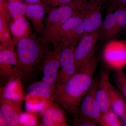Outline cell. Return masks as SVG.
<instances>
[{"label": "cell", "instance_id": "cell-1", "mask_svg": "<svg viewBox=\"0 0 126 126\" xmlns=\"http://www.w3.org/2000/svg\"><path fill=\"white\" fill-rule=\"evenodd\" d=\"M98 59L94 57L79 68L72 77L56 86L53 102L78 118L79 107L92 85Z\"/></svg>", "mask_w": 126, "mask_h": 126}, {"label": "cell", "instance_id": "cell-2", "mask_svg": "<svg viewBox=\"0 0 126 126\" xmlns=\"http://www.w3.org/2000/svg\"><path fill=\"white\" fill-rule=\"evenodd\" d=\"M16 46L23 78H30L34 68L44 56L46 47H41L37 39L31 35L19 41Z\"/></svg>", "mask_w": 126, "mask_h": 126}, {"label": "cell", "instance_id": "cell-3", "mask_svg": "<svg viewBox=\"0 0 126 126\" xmlns=\"http://www.w3.org/2000/svg\"><path fill=\"white\" fill-rule=\"evenodd\" d=\"M74 14L73 1L70 5L60 6L49 11L42 32L41 43L45 46L49 43H59V32L64 23Z\"/></svg>", "mask_w": 126, "mask_h": 126}, {"label": "cell", "instance_id": "cell-4", "mask_svg": "<svg viewBox=\"0 0 126 126\" xmlns=\"http://www.w3.org/2000/svg\"><path fill=\"white\" fill-rule=\"evenodd\" d=\"M74 15L82 19L85 33L100 30L102 24V0H81L74 1Z\"/></svg>", "mask_w": 126, "mask_h": 126}, {"label": "cell", "instance_id": "cell-5", "mask_svg": "<svg viewBox=\"0 0 126 126\" xmlns=\"http://www.w3.org/2000/svg\"><path fill=\"white\" fill-rule=\"evenodd\" d=\"M52 44V47L46 48L44 54L42 81L50 86L56 87L59 74L63 44L61 43Z\"/></svg>", "mask_w": 126, "mask_h": 126}, {"label": "cell", "instance_id": "cell-6", "mask_svg": "<svg viewBox=\"0 0 126 126\" xmlns=\"http://www.w3.org/2000/svg\"><path fill=\"white\" fill-rule=\"evenodd\" d=\"M102 58L108 68L123 69L126 66V41L111 40L104 46Z\"/></svg>", "mask_w": 126, "mask_h": 126}, {"label": "cell", "instance_id": "cell-7", "mask_svg": "<svg viewBox=\"0 0 126 126\" xmlns=\"http://www.w3.org/2000/svg\"><path fill=\"white\" fill-rule=\"evenodd\" d=\"M85 34L82 19L74 15L63 25L59 32L58 41L63 46H77Z\"/></svg>", "mask_w": 126, "mask_h": 126}, {"label": "cell", "instance_id": "cell-8", "mask_svg": "<svg viewBox=\"0 0 126 126\" xmlns=\"http://www.w3.org/2000/svg\"><path fill=\"white\" fill-rule=\"evenodd\" d=\"M99 30L85 33L75 47L74 55L77 72L95 55L96 44L99 38Z\"/></svg>", "mask_w": 126, "mask_h": 126}, {"label": "cell", "instance_id": "cell-9", "mask_svg": "<svg viewBox=\"0 0 126 126\" xmlns=\"http://www.w3.org/2000/svg\"><path fill=\"white\" fill-rule=\"evenodd\" d=\"M76 46H63L60 60L61 69L56 86L65 82L77 73L74 55Z\"/></svg>", "mask_w": 126, "mask_h": 126}, {"label": "cell", "instance_id": "cell-10", "mask_svg": "<svg viewBox=\"0 0 126 126\" xmlns=\"http://www.w3.org/2000/svg\"><path fill=\"white\" fill-rule=\"evenodd\" d=\"M64 109L53 101L49 102L42 113L41 126H67V116Z\"/></svg>", "mask_w": 126, "mask_h": 126}, {"label": "cell", "instance_id": "cell-11", "mask_svg": "<svg viewBox=\"0 0 126 126\" xmlns=\"http://www.w3.org/2000/svg\"><path fill=\"white\" fill-rule=\"evenodd\" d=\"M21 103L0 97V113L4 118L7 126H20Z\"/></svg>", "mask_w": 126, "mask_h": 126}, {"label": "cell", "instance_id": "cell-12", "mask_svg": "<svg viewBox=\"0 0 126 126\" xmlns=\"http://www.w3.org/2000/svg\"><path fill=\"white\" fill-rule=\"evenodd\" d=\"M110 69H104L102 72L96 92V97L101 112H105L110 108L109 86Z\"/></svg>", "mask_w": 126, "mask_h": 126}, {"label": "cell", "instance_id": "cell-13", "mask_svg": "<svg viewBox=\"0 0 126 126\" xmlns=\"http://www.w3.org/2000/svg\"><path fill=\"white\" fill-rule=\"evenodd\" d=\"M21 75H14L7 79L5 86L0 89V97L16 101L24 99V86Z\"/></svg>", "mask_w": 126, "mask_h": 126}, {"label": "cell", "instance_id": "cell-14", "mask_svg": "<svg viewBox=\"0 0 126 126\" xmlns=\"http://www.w3.org/2000/svg\"><path fill=\"white\" fill-rule=\"evenodd\" d=\"M115 16L110 6L99 30V38L103 41L111 40L120 33Z\"/></svg>", "mask_w": 126, "mask_h": 126}, {"label": "cell", "instance_id": "cell-15", "mask_svg": "<svg viewBox=\"0 0 126 126\" xmlns=\"http://www.w3.org/2000/svg\"><path fill=\"white\" fill-rule=\"evenodd\" d=\"M56 88L41 81L30 84L27 87L26 92L30 96L39 98L50 102L53 101Z\"/></svg>", "mask_w": 126, "mask_h": 126}, {"label": "cell", "instance_id": "cell-16", "mask_svg": "<svg viewBox=\"0 0 126 126\" xmlns=\"http://www.w3.org/2000/svg\"><path fill=\"white\" fill-rule=\"evenodd\" d=\"M46 7L42 2L27 4L25 15L31 21L36 32H43L44 29L43 20Z\"/></svg>", "mask_w": 126, "mask_h": 126}, {"label": "cell", "instance_id": "cell-17", "mask_svg": "<svg viewBox=\"0 0 126 126\" xmlns=\"http://www.w3.org/2000/svg\"><path fill=\"white\" fill-rule=\"evenodd\" d=\"M10 29L16 45L19 41L30 36L31 34L30 23L24 16L14 20L10 26Z\"/></svg>", "mask_w": 126, "mask_h": 126}, {"label": "cell", "instance_id": "cell-18", "mask_svg": "<svg viewBox=\"0 0 126 126\" xmlns=\"http://www.w3.org/2000/svg\"><path fill=\"white\" fill-rule=\"evenodd\" d=\"M110 108L120 118L126 113V100L118 89L109 86Z\"/></svg>", "mask_w": 126, "mask_h": 126}, {"label": "cell", "instance_id": "cell-19", "mask_svg": "<svg viewBox=\"0 0 126 126\" xmlns=\"http://www.w3.org/2000/svg\"><path fill=\"white\" fill-rule=\"evenodd\" d=\"M98 81V79H94L90 89L81 101L79 108L78 118L91 119L90 118V109L93 99L96 94Z\"/></svg>", "mask_w": 126, "mask_h": 126}, {"label": "cell", "instance_id": "cell-20", "mask_svg": "<svg viewBox=\"0 0 126 126\" xmlns=\"http://www.w3.org/2000/svg\"><path fill=\"white\" fill-rule=\"evenodd\" d=\"M15 48L14 47H0V64L15 67L21 72L20 65Z\"/></svg>", "mask_w": 126, "mask_h": 126}, {"label": "cell", "instance_id": "cell-21", "mask_svg": "<svg viewBox=\"0 0 126 126\" xmlns=\"http://www.w3.org/2000/svg\"><path fill=\"white\" fill-rule=\"evenodd\" d=\"M117 24L120 32L126 29V6L121 4H111Z\"/></svg>", "mask_w": 126, "mask_h": 126}, {"label": "cell", "instance_id": "cell-22", "mask_svg": "<svg viewBox=\"0 0 126 126\" xmlns=\"http://www.w3.org/2000/svg\"><path fill=\"white\" fill-rule=\"evenodd\" d=\"M98 124L101 126H121V118L110 108L102 113Z\"/></svg>", "mask_w": 126, "mask_h": 126}, {"label": "cell", "instance_id": "cell-23", "mask_svg": "<svg viewBox=\"0 0 126 126\" xmlns=\"http://www.w3.org/2000/svg\"><path fill=\"white\" fill-rule=\"evenodd\" d=\"M8 2L9 10L14 20L25 15L27 4L19 0H11L8 1Z\"/></svg>", "mask_w": 126, "mask_h": 126}, {"label": "cell", "instance_id": "cell-24", "mask_svg": "<svg viewBox=\"0 0 126 126\" xmlns=\"http://www.w3.org/2000/svg\"><path fill=\"white\" fill-rule=\"evenodd\" d=\"M113 80L126 100V75L123 69L113 70Z\"/></svg>", "mask_w": 126, "mask_h": 126}, {"label": "cell", "instance_id": "cell-25", "mask_svg": "<svg viewBox=\"0 0 126 126\" xmlns=\"http://www.w3.org/2000/svg\"><path fill=\"white\" fill-rule=\"evenodd\" d=\"M8 23L0 18V43L9 42L13 40L12 39Z\"/></svg>", "mask_w": 126, "mask_h": 126}, {"label": "cell", "instance_id": "cell-26", "mask_svg": "<svg viewBox=\"0 0 126 126\" xmlns=\"http://www.w3.org/2000/svg\"><path fill=\"white\" fill-rule=\"evenodd\" d=\"M0 18L8 23L13 19L7 0H0Z\"/></svg>", "mask_w": 126, "mask_h": 126}, {"label": "cell", "instance_id": "cell-27", "mask_svg": "<svg viewBox=\"0 0 126 126\" xmlns=\"http://www.w3.org/2000/svg\"><path fill=\"white\" fill-rule=\"evenodd\" d=\"M41 1L45 6L46 9H50V11L57 7L70 5L73 1L72 0H41Z\"/></svg>", "mask_w": 126, "mask_h": 126}, {"label": "cell", "instance_id": "cell-28", "mask_svg": "<svg viewBox=\"0 0 126 126\" xmlns=\"http://www.w3.org/2000/svg\"><path fill=\"white\" fill-rule=\"evenodd\" d=\"M73 124L76 126H96L99 125L97 122L94 120L82 118L74 119Z\"/></svg>", "mask_w": 126, "mask_h": 126}, {"label": "cell", "instance_id": "cell-29", "mask_svg": "<svg viewBox=\"0 0 126 126\" xmlns=\"http://www.w3.org/2000/svg\"><path fill=\"white\" fill-rule=\"evenodd\" d=\"M0 126H7L4 118L1 113H0Z\"/></svg>", "mask_w": 126, "mask_h": 126}, {"label": "cell", "instance_id": "cell-30", "mask_svg": "<svg viewBox=\"0 0 126 126\" xmlns=\"http://www.w3.org/2000/svg\"><path fill=\"white\" fill-rule=\"evenodd\" d=\"M110 2V4L122 5L124 0H108Z\"/></svg>", "mask_w": 126, "mask_h": 126}, {"label": "cell", "instance_id": "cell-31", "mask_svg": "<svg viewBox=\"0 0 126 126\" xmlns=\"http://www.w3.org/2000/svg\"><path fill=\"white\" fill-rule=\"evenodd\" d=\"M27 4H35L42 2L41 0H22Z\"/></svg>", "mask_w": 126, "mask_h": 126}, {"label": "cell", "instance_id": "cell-32", "mask_svg": "<svg viewBox=\"0 0 126 126\" xmlns=\"http://www.w3.org/2000/svg\"><path fill=\"white\" fill-rule=\"evenodd\" d=\"M121 126H126V113L121 118Z\"/></svg>", "mask_w": 126, "mask_h": 126}, {"label": "cell", "instance_id": "cell-33", "mask_svg": "<svg viewBox=\"0 0 126 126\" xmlns=\"http://www.w3.org/2000/svg\"><path fill=\"white\" fill-rule=\"evenodd\" d=\"M122 5H123L125 6H126V0H124L123 2Z\"/></svg>", "mask_w": 126, "mask_h": 126}, {"label": "cell", "instance_id": "cell-34", "mask_svg": "<svg viewBox=\"0 0 126 126\" xmlns=\"http://www.w3.org/2000/svg\"><path fill=\"white\" fill-rule=\"evenodd\" d=\"M81 0H72L73 1H77Z\"/></svg>", "mask_w": 126, "mask_h": 126}, {"label": "cell", "instance_id": "cell-35", "mask_svg": "<svg viewBox=\"0 0 126 126\" xmlns=\"http://www.w3.org/2000/svg\"><path fill=\"white\" fill-rule=\"evenodd\" d=\"M107 0H102V1L103 2H104V1H106Z\"/></svg>", "mask_w": 126, "mask_h": 126}, {"label": "cell", "instance_id": "cell-36", "mask_svg": "<svg viewBox=\"0 0 126 126\" xmlns=\"http://www.w3.org/2000/svg\"><path fill=\"white\" fill-rule=\"evenodd\" d=\"M7 1H9V0H7ZM21 0L22 1V0Z\"/></svg>", "mask_w": 126, "mask_h": 126}]
</instances>
